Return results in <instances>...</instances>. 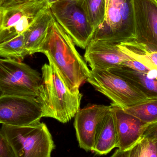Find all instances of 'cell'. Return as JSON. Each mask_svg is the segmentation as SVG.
<instances>
[{
	"label": "cell",
	"mask_w": 157,
	"mask_h": 157,
	"mask_svg": "<svg viewBox=\"0 0 157 157\" xmlns=\"http://www.w3.org/2000/svg\"><path fill=\"white\" fill-rule=\"evenodd\" d=\"M75 45L71 37L54 19L40 51L56 67L73 92L79 91V87L86 81L90 71Z\"/></svg>",
	"instance_id": "1"
},
{
	"label": "cell",
	"mask_w": 157,
	"mask_h": 157,
	"mask_svg": "<svg viewBox=\"0 0 157 157\" xmlns=\"http://www.w3.org/2000/svg\"><path fill=\"white\" fill-rule=\"evenodd\" d=\"M42 77L36 98L42 108L43 117L66 123L80 109L82 95L67 86L59 71L51 63L41 68Z\"/></svg>",
	"instance_id": "2"
},
{
	"label": "cell",
	"mask_w": 157,
	"mask_h": 157,
	"mask_svg": "<svg viewBox=\"0 0 157 157\" xmlns=\"http://www.w3.org/2000/svg\"><path fill=\"white\" fill-rule=\"evenodd\" d=\"M1 131L15 157H50L55 147L44 123L26 126L2 124Z\"/></svg>",
	"instance_id": "3"
},
{
	"label": "cell",
	"mask_w": 157,
	"mask_h": 157,
	"mask_svg": "<svg viewBox=\"0 0 157 157\" xmlns=\"http://www.w3.org/2000/svg\"><path fill=\"white\" fill-rule=\"evenodd\" d=\"M135 38L133 0H105V19L91 40L119 44Z\"/></svg>",
	"instance_id": "4"
},
{
	"label": "cell",
	"mask_w": 157,
	"mask_h": 157,
	"mask_svg": "<svg viewBox=\"0 0 157 157\" xmlns=\"http://www.w3.org/2000/svg\"><path fill=\"white\" fill-rule=\"evenodd\" d=\"M48 6L46 0H4L0 7V43L25 32Z\"/></svg>",
	"instance_id": "5"
},
{
	"label": "cell",
	"mask_w": 157,
	"mask_h": 157,
	"mask_svg": "<svg viewBox=\"0 0 157 157\" xmlns=\"http://www.w3.org/2000/svg\"><path fill=\"white\" fill-rule=\"evenodd\" d=\"M41 80L40 73L28 65L0 59V90L4 96L36 97Z\"/></svg>",
	"instance_id": "6"
},
{
	"label": "cell",
	"mask_w": 157,
	"mask_h": 157,
	"mask_svg": "<svg viewBox=\"0 0 157 157\" xmlns=\"http://www.w3.org/2000/svg\"><path fill=\"white\" fill-rule=\"evenodd\" d=\"M86 81L113 103L123 109L149 99L122 77L108 70L91 69Z\"/></svg>",
	"instance_id": "7"
},
{
	"label": "cell",
	"mask_w": 157,
	"mask_h": 157,
	"mask_svg": "<svg viewBox=\"0 0 157 157\" xmlns=\"http://www.w3.org/2000/svg\"><path fill=\"white\" fill-rule=\"evenodd\" d=\"M55 20L71 38L75 45L86 49L94 29L78 0H62L49 6Z\"/></svg>",
	"instance_id": "8"
},
{
	"label": "cell",
	"mask_w": 157,
	"mask_h": 157,
	"mask_svg": "<svg viewBox=\"0 0 157 157\" xmlns=\"http://www.w3.org/2000/svg\"><path fill=\"white\" fill-rule=\"evenodd\" d=\"M42 117V108L36 97H0V124L26 126L39 122Z\"/></svg>",
	"instance_id": "9"
},
{
	"label": "cell",
	"mask_w": 157,
	"mask_h": 157,
	"mask_svg": "<svg viewBox=\"0 0 157 157\" xmlns=\"http://www.w3.org/2000/svg\"><path fill=\"white\" fill-rule=\"evenodd\" d=\"M133 41L157 52V0H133Z\"/></svg>",
	"instance_id": "10"
},
{
	"label": "cell",
	"mask_w": 157,
	"mask_h": 157,
	"mask_svg": "<svg viewBox=\"0 0 157 157\" xmlns=\"http://www.w3.org/2000/svg\"><path fill=\"white\" fill-rule=\"evenodd\" d=\"M117 132V151L124 152L134 146L143 137L146 125L138 118L113 103L110 105Z\"/></svg>",
	"instance_id": "11"
},
{
	"label": "cell",
	"mask_w": 157,
	"mask_h": 157,
	"mask_svg": "<svg viewBox=\"0 0 157 157\" xmlns=\"http://www.w3.org/2000/svg\"><path fill=\"white\" fill-rule=\"evenodd\" d=\"M84 59L91 69L109 70L132 59L118 44L91 40L86 47Z\"/></svg>",
	"instance_id": "12"
},
{
	"label": "cell",
	"mask_w": 157,
	"mask_h": 157,
	"mask_svg": "<svg viewBox=\"0 0 157 157\" xmlns=\"http://www.w3.org/2000/svg\"><path fill=\"white\" fill-rule=\"evenodd\" d=\"M110 109V106L92 105L79 109L74 123L79 147L86 151H92L97 124Z\"/></svg>",
	"instance_id": "13"
},
{
	"label": "cell",
	"mask_w": 157,
	"mask_h": 157,
	"mask_svg": "<svg viewBox=\"0 0 157 157\" xmlns=\"http://www.w3.org/2000/svg\"><path fill=\"white\" fill-rule=\"evenodd\" d=\"M117 143L116 127L110 108L97 124L92 151L97 155H106L117 147Z\"/></svg>",
	"instance_id": "14"
},
{
	"label": "cell",
	"mask_w": 157,
	"mask_h": 157,
	"mask_svg": "<svg viewBox=\"0 0 157 157\" xmlns=\"http://www.w3.org/2000/svg\"><path fill=\"white\" fill-rule=\"evenodd\" d=\"M54 19L48 6L24 32L25 46L29 55L40 52Z\"/></svg>",
	"instance_id": "15"
},
{
	"label": "cell",
	"mask_w": 157,
	"mask_h": 157,
	"mask_svg": "<svg viewBox=\"0 0 157 157\" xmlns=\"http://www.w3.org/2000/svg\"><path fill=\"white\" fill-rule=\"evenodd\" d=\"M108 70L122 77L148 98L157 97V80L151 78L147 74L122 65Z\"/></svg>",
	"instance_id": "16"
},
{
	"label": "cell",
	"mask_w": 157,
	"mask_h": 157,
	"mask_svg": "<svg viewBox=\"0 0 157 157\" xmlns=\"http://www.w3.org/2000/svg\"><path fill=\"white\" fill-rule=\"evenodd\" d=\"M124 53L152 70L157 71V52L148 49L144 44L131 41L118 44Z\"/></svg>",
	"instance_id": "17"
},
{
	"label": "cell",
	"mask_w": 157,
	"mask_h": 157,
	"mask_svg": "<svg viewBox=\"0 0 157 157\" xmlns=\"http://www.w3.org/2000/svg\"><path fill=\"white\" fill-rule=\"evenodd\" d=\"M28 55L25 46L24 33L0 43V57L21 62Z\"/></svg>",
	"instance_id": "18"
},
{
	"label": "cell",
	"mask_w": 157,
	"mask_h": 157,
	"mask_svg": "<svg viewBox=\"0 0 157 157\" xmlns=\"http://www.w3.org/2000/svg\"><path fill=\"white\" fill-rule=\"evenodd\" d=\"M127 113L138 118L146 124L157 122V97L124 109Z\"/></svg>",
	"instance_id": "19"
},
{
	"label": "cell",
	"mask_w": 157,
	"mask_h": 157,
	"mask_svg": "<svg viewBox=\"0 0 157 157\" xmlns=\"http://www.w3.org/2000/svg\"><path fill=\"white\" fill-rule=\"evenodd\" d=\"M78 1L95 32L105 19V0Z\"/></svg>",
	"instance_id": "20"
},
{
	"label": "cell",
	"mask_w": 157,
	"mask_h": 157,
	"mask_svg": "<svg viewBox=\"0 0 157 157\" xmlns=\"http://www.w3.org/2000/svg\"><path fill=\"white\" fill-rule=\"evenodd\" d=\"M112 157H157V139L142 137L131 149L124 152L116 150Z\"/></svg>",
	"instance_id": "21"
},
{
	"label": "cell",
	"mask_w": 157,
	"mask_h": 157,
	"mask_svg": "<svg viewBox=\"0 0 157 157\" xmlns=\"http://www.w3.org/2000/svg\"><path fill=\"white\" fill-rule=\"evenodd\" d=\"M0 157H15L14 154L0 129Z\"/></svg>",
	"instance_id": "22"
},
{
	"label": "cell",
	"mask_w": 157,
	"mask_h": 157,
	"mask_svg": "<svg viewBox=\"0 0 157 157\" xmlns=\"http://www.w3.org/2000/svg\"><path fill=\"white\" fill-rule=\"evenodd\" d=\"M142 137L157 139V122L146 125Z\"/></svg>",
	"instance_id": "23"
},
{
	"label": "cell",
	"mask_w": 157,
	"mask_h": 157,
	"mask_svg": "<svg viewBox=\"0 0 157 157\" xmlns=\"http://www.w3.org/2000/svg\"><path fill=\"white\" fill-rule=\"evenodd\" d=\"M62 1V0H46L47 2V3L48 5L49 6L50 5L52 4L53 3L56 2H58V1Z\"/></svg>",
	"instance_id": "24"
},
{
	"label": "cell",
	"mask_w": 157,
	"mask_h": 157,
	"mask_svg": "<svg viewBox=\"0 0 157 157\" xmlns=\"http://www.w3.org/2000/svg\"><path fill=\"white\" fill-rule=\"evenodd\" d=\"M4 2V0H0V7H1V5L2 4L3 2Z\"/></svg>",
	"instance_id": "25"
},
{
	"label": "cell",
	"mask_w": 157,
	"mask_h": 157,
	"mask_svg": "<svg viewBox=\"0 0 157 157\" xmlns=\"http://www.w3.org/2000/svg\"><path fill=\"white\" fill-rule=\"evenodd\" d=\"M2 96H3V94L1 90H0V97Z\"/></svg>",
	"instance_id": "26"
},
{
	"label": "cell",
	"mask_w": 157,
	"mask_h": 157,
	"mask_svg": "<svg viewBox=\"0 0 157 157\" xmlns=\"http://www.w3.org/2000/svg\"><path fill=\"white\" fill-rule=\"evenodd\" d=\"M0 18H1V11H0Z\"/></svg>",
	"instance_id": "27"
}]
</instances>
